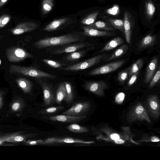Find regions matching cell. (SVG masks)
Segmentation results:
<instances>
[{
  "mask_svg": "<svg viewBox=\"0 0 160 160\" xmlns=\"http://www.w3.org/2000/svg\"><path fill=\"white\" fill-rule=\"evenodd\" d=\"M80 40L79 35L69 34L41 39L35 42L34 45L37 48L41 49L77 42H79Z\"/></svg>",
  "mask_w": 160,
  "mask_h": 160,
  "instance_id": "cell-1",
  "label": "cell"
},
{
  "mask_svg": "<svg viewBox=\"0 0 160 160\" xmlns=\"http://www.w3.org/2000/svg\"><path fill=\"white\" fill-rule=\"evenodd\" d=\"M9 72L12 74H19L36 78H48L54 79L56 76L45 72L33 67H27L17 65L10 66Z\"/></svg>",
  "mask_w": 160,
  "mask_h": 160,
  "instance_id": "cell-2",
  "label": "cell"
},
{
  "mask_svg": "<svg viewBox=\"0 0 160 160\" xmlns=\"http://www.w3.org/2000/svg\"><path fill=\"white\" fill-rule=\"evenodd\" d=\"M106 57L105 53L98 55L79 63L62 68L61 70L77 71L85 69L98 63Z\"/></svg>",
  "mask_w": 160,
  "mask_h": 160,
  "instance_id": "cell-3",
  "label": "cell"
},
{
  "mask_svg": "<svg viewBox=\"0 0 160 160\" xmlns=\"http://www.w3.org/2000/svg\"><path fill=\"white\" fill-rule=\"evenodd\" d=\"M8 59L11 62H18L33 56L23 49L18 48H8L6 51Z\"/></svg>",
  "mask_w": 160,
  "mask_h": 160,
  "instance_id": "cell-4",
  "label": "cell"
},
{
  "mask_svg": "<svg viewBox=\"0 0 160 160\" xmlns=\"http://www.w3.org/2000/svg\"><path fill=\"white\" fill-rule=\"evenodd\" d=\"M125 62V60H122L107 63L90 71L88 74L90 75H99L113 72L121 67Z\"/></svg>",
  "mask_w": 160,
  "mask_h": 160,
  "instance_id": "cell-5",
  "label": "cell"
},
{
  "mask_svg": "<svg viewBox=\"0 0 160 160\" xmlns=\"http://www.w3.org/2000/svg\"><path fill=\"white\" fill-rule=\"evenodd\" d=\"M93 141H87L82 139L69 137H53L48 138L44 140L43 145H51L62 143H79L89 144Z\"/></svg>",
  "mask_w": 160,
  "mask_h": 160,
  "instance_id": "cell-6",
  "label": "cell"
},
{
  "mask_svg": "<svg viewBox=\"0 0 160 160\" xmlns=\"http://www.w3.org/2000/svg\"><path fill=\"white\" fill-rule=\"evenodd\" d=\"M89 106L88 102H79L73 104L69 109L63 112L62 114L75 116H83L88 110Z\"/></svg>",
  "mask_w": 160,
  "mask_h": 160,
  "instance_id": "cell-7",
  "label": "cell"
},
{
  "mask_svg": "<svg viewBox=\"0 0 160 160\" xmlns=\"http://www.w3.org/2000/svg\"><path fill=\"white\" fill-rule=\"evenodd\" d=\"M86 118V116L84 115L75 116L65 114L42 117V118L45 119L67 123L80 122Z\"/></svg>",
  "mask_w": 160,
  "mask_h": 160,
  "instance_id": "cell-8",
  "label": "cell"
},
{
  "mask_svg": "<svg viewBox=\"0 0 160 160\" xmlns=\"http://www.w3.org/2000/svg\"><path fill=\"white\" fill-rule=\"evenodd\" d=\"M38 82L41 86L43 92V106H48L52 104L54 101L51 85L40 79Z\"/></svg>",
  "mask_w": 160,
  "mask_h": 160,
  "instance_id": "cell-9",
  "label": "cell"
},
{
  "mask_svg": "<svg viewBox=\"0 0 160 160\" xmlns=\"http://www.w3.org/2000/svg\"><path fill=\"white\" fill-rule=\"evenodd\" d=\"M85 88L96 94L101 95L107 87L106 83L103 81H88L84 82Z\"/></svg>",
  "mask_w": 160,
  "mask_h": 160,
  "instance_id": "cell-10",
  "label": "cell"
},
{
  "mask_svg": "<svg viewBox=\"0 0 160 160\" xmlns=\"http://www.w3.org/2000/svg\"><path fill=\"white\" fill-rule=\"evenodd\" d=\"M39 25L38 23L33 22H26L17 25L10 31L13 34L18 35L32 31L37 28Z\"/></svg>",
  "mask_w": 160,
  "mask_h": 160,
  "instance_id": "cell-11",
  "label": "cell"
},
{
  "mask_svg": "<svg viewBox=\"0 0 160 160\" xmlns=\"http://www.w3.org/2000/svg\"><path fill=\"white\" fill-rule=\"evenodd\" d=\"M124 33L127 42L129 44L131 42L133 20L132 15L128 11H126L124 12Z\"/></svg>",
  "mask_w": 160,
  "mask_h": 160,
  "instance_id": "cell-12",
  "label": "cell"
},
{
  "mask_svg": "<svg viewBox=\"0 0 160 160\" xmlns=\"http://www.w3.org/2000/svg\"><path fill=\"white\" fill-rule=\"evenodd\" d=\"M93 45L89 42H82L71 46L58 48L55 50L53 53L55 54H61L63 53H71L86 47H91Z\"/></svg>",
  "mask_w": 160,
  "mask_h": 160,
  "instance_id": "cell-13",
  "label": "cell"
},
{
  "mask_svg": "<svg viewBox=\"0 0 160 160\" xmlns=\"http://www.w3.org/2000/svg\"><path fill=\"white\" fill-rule=\"evenodd\" d=\"M158 57H155L148 63L144 78L143 82L145 83H148L150 82L155 74L158 67Z\"/></svg>",
  "mask_w": 160,
  "mask_h": 160,
  "instance_id": "cell-14",
  "label": "cell"
},
{
  "mask_svg": "<svg viewBox=\"0 0 160 160\" xmlns=\"http://www.w3.org/2000/svg\"><path fill=\"white\" fill-rule=\"evenodd\" d=\"M69 20V18L66 17L55 20L46 26L43 30L52 32L59 29L62 26L68 22Z\"/></svg>",
  "mask_w": 160,
  "mask_h": 160,
  "instance_id": "cell-15",
  "label": "cell"
},
{
  "mask_svg": "<svg viewBox=\"0 0 160 160\" xmlns=\"http://www.w3.org/2000/svg\"><path fill=\"white\" fill-rule=\"evenodd\" d=\"M84 30V35L89 37H109L116 34L115 32L108 31H102L97 29L82 27Z\"/></svg>",
  "mask_w": 160,
  "mask_h": 160,
  "instance_id": "cell-16",
  "label": "cell"
},
{
  "mask_svg": "<svg viewBox=\"0 0 160 160\" xmlns=\"http://www.w3.org/2000/svg\"><path fill=\"white\" fill-rule=\"evenodd\" d=\"M156 40L155 35L148 34L142 38L138 47L139 50H142L153 45Z\"/></svg>",
  "mask_w": 160,
  "mask_h": 160,
  "instance_id": "cell-17",
  "label": "cell"
},
{
  "mask_svg": "<svg viewBox=\"0 0 160 160\" xmlns=\"http://www.w3.org/2000/svg\"><path fill=\"white\" fill-rule=\"evenodd\" d=\"M123 43L124 41L121 37H119L115 38L107 43L101 50L100 52H102L111 50Z\"/></svg>",
  "mask_w": 160,
  "mask_h": 160,
  "instance_id": "cell-18",
  "label": "cell"
},
{
  "mask_svg": "<svg viewBox=\"0 0 160 160\" xmlns=\"http://www.w3.org/2000/svg\"><path fill=\"white\" fill-rule=\"evenodd\" d=\"M85 27L97 30L102 29L106 31H112L114 29L110 23L101 21L96 22Z\"/></svg>",
  "mask_w": 160,
  "mask_h": 160,
  "instance_id": "cell-19",
  "label": "cell"
},
{
  "mask_svg": "<svg viewBox=\"0 0 160 160\" xmlns=\"http://www.w3.org/2000/svg\"><path fill=\"white\" fill-rule=\"evenodd\" d=\"M128 49V46L126 44L121 46L107 59L106 61H111L120 57L125 54Z\"/></svg>",
  "mask_w": 160,
  "mask_h": 160,
  "instance_id": "cell-20",
  "label": "cell"
},
{
  "mask_svg": "<svg viewBox=\"0 0 160 160\" xmlns=\"http://www.w3.org/2000/svg\"><path fill=\"white\" fill-rule=\"evenodd\" d=\"M66 95V88L64 82L61 83L59 86L57 90L55 101L58 104H61L64 100Z\"/></svg>",
  "mask_w": 160,
  "mask_h": 160,
  "instance_id": "cell-21",
  "label": "cell"
},
{
  "mask_svg": "<svg viewBox=\"0 0 160 160\" xmlns=\"http://www.w3.org/2000/svg\"><path fill=\"white\" fill-rule=\"evenodd\" d=\"M16 81L18 85L25 92H30L32 89V85L28 80L24 78H17Z\"/></svg>",
  "mask_w": 160,
  "mask_h": 160,
  "instance_id": "cell-22",
  "label": "cell"
},
{
  "mask_svg": "<svg viewBox=\"0 0 160 160\" xmlns=\"http://www.w3.org/2000/svg\"><path fill=\"white\" fill-rule=\"evenodd\" d=\"M93 46L85 50L75 51L70 53L66 58V59L69 61H73L77 60L83 57L88 51L93 49Z\"/></svg>",
  "mask_w": 160,
  "mask_h": 160,
  "instance_id": "cell-23",
  "label": "cell"
},
{
  "mask_svg": "<svg viewBox=\"0 0 160 160\" xmlns=\"http://www.w3.org/2000/svg\"><path fill=\"white\" fill-rule=\"evenodd\" d=\"M144 61L142 58H138L129 67V77H130L134 73L139 72L142 67Z\"/></svg>",
  "mask_w": 160,
  "mask_h": 160,
  "instance_id": "cell-24",
  "label": "cell"
},
{
  "mask_svg": "<svg viewBox=\"0 0 160 160\" xmlns=\"http://www.w3.org/2000/svg\"><path fill=\"white\" fill-rule=\"evenodd\" d=\"M146 13L148 18H152L155 12V7L151 0H148L145 3Z\"/></svg>",
  "mask_w": 160,
  "mask_h": 160,
  "instance_id": "cell-25",
  "label": "cell"
},
{
  "mask_svg": "<svg viewBox=\"0 0 160 160\" xmlns=\"http://www.w3.org/2000/svg\"><path fill=\"white\" fill-rule=\"evenodd\" d=\"M66 128L69 131L76 133H86L88 131L87 128L75 123L70 124Z\"/></svg>",
  "mask_w": 160,
  "mask_h": 160,
  "instance_id": "cell-26",
  "label": "cell"
},
{
  "mask_svg": "<svg viewBox=\"0 0 160 160\" xmlns=\"http://www.w3.org/2000/svg\"><path fill=\"white\" fill-rule=\"evenodd\" d=\"M66 88V95L64 100L67 103H70L73 100V92L71 84L68 82H64Z\"/></svg>",
  "mask_w": 160,
  "mask_h": 160,
  "instance_id": "cell-27",
  "label": "cell"
},
{
  "mask_svg": "<svg viewBox=\"0 0 160 160\" xmlns=\"http://www.w3.org/2000/svg\"><path fill=\"white\" fill-rule=\"evenodd\" d=\"M54 5V0H42V11L43 14L48 13L52 9Z\"/></svg>",
  "mask_w": 160,
  "mask_h": 160,
  "instance_id": "cell-28",
  "label": "cell"
},
{
  "mask_svg": "<svg viewBox=\"0 0 160 160\" xmlns=\"http://www.w3.org/2000/svg\"><path fill=\"white\" fill-rule=\"evenodd\" d=\"M108 21L114 28L118 29L122 33H124V21L121 19L111 18L108 19Z\"/></svg>",
  "mask_w": 160,
  "mask_h": 160,
  "instance_id": "cell-29",
  "label": "cell"
},
{
  "mask_svg": "<svg viewBox=\"0 0 160 160\" xmlns=\"http://www.w3.org/2000/svg\"><path fill=\"white\" fill-rule=\"evenodd\" d=\"M99 13V11L92 13L83 18L81 21V23L88 25L94 23Z\"/></svg>",
  "mask_w": 160,
  "mask_h": 160,
  "instance_id": "cell-30",
  "label": "cell"
},
{
  "mask_svg": "<svg viewBox=\"0 0 160 160\" xmlns=\"http://www.w3.org/2000/svg\"><path fill=\"white\" fill-rule=\"evenodd\" d=\"M64 108L62 106H55L41 110L39 113L41 114H48L57 113Z\"/></svg>",
  "mask_w": 160,
  "mask_h": 160,
  "instance_id": "cell-31",
  "label": "cell"
},
{
  "mask_svg": "<svg viewBox=\"0 0 160 160\" xmlns=\"http://www.w3.org/2000/svg\"><path fill=\"white\" fill-rule=\"evenodd\" d=\"M129 67L120 72L118 74V79L119 82L123 84L127 80L129 76Z\"/></svg>",
  "mask_w": 160,
  "mask_h": 160,
  "instance_id": "cell-32",
  "label": "cell"
},
{
  "mask_svg": "<svg viewBox=\"0 0 160 160\" xmlns=\"http://www.w3.org/2000/svg\"><path fill=\"white\" fill-rule=\"evenodd\" d=\"M160 78V70L159 67L158 70L156 72L150 82L149 85L150 88L154 87L158 82Z\"/></svg>",
  "mask_w": 160,
  "mask_h": 160,
  "instance_id": "cell-33",
  "label": "cell"
},
{
  "mask_svg": "<svg viewBox=\"0 0 160 160\" xmlns=\"http://www.w3.org/2000/svg\"><path fill=\"white\" fill-rule=\"evenodd\" d=\"M42 61L50 66L53 68H59L62 66V64L61 63L52 60L44 59H42Z\"/></svg>",
  "mask_w": 160,
  "mask_h": 160,
  "instance_id": "cell-34",
  "label": "cell"
},
{
  "mask_svg": "<svg viewBox=\"0 0 160 160\" xmlns=\"http://www.w3.org/2000/svg\"><path fill=\"white\" fill-rule=\"evenodd\" d=\"M11 17L8 15H3L1 21L0 28H2L6 25L10 19Z\"/></svg>",
  "mask_w": 160,
  "mask_h": 160,
  "instance_id": "cell-35",
  "label": "cell"
},
{
  "mask_svg": "<svg viewBox=\"0 0 160 160\" xmlns=\"http://www.w3.org/2000/svg\"><path fill=\"white\" fill-rule=\"evenodd\" d=\"M139 71L134 73L130 77V78L128 82V85L131 86L136 81L139 74Z\"/></svg>",
  "mask_w": 160,
  "mask_h": 160,
  "instance_id": "cell-36",
  "label": "cell"
},
{
  "mask_svg": "<svg viewBox=\"0 0 160 160\" xmlns=\"http://www.w3.org/2000/svg\"><path fill=\"white\" fill-rule=\"evenodd\" d=\"M118 11L119 9L118 8L117 6H115L112 8L108 9L107 11V12L109 14L114 15L117 14Z\"/></svg>",
  "mask_w": 160,
  "mask_h": 160,
  "instance_id": "cell-37",
  "label": "cell"
},
{
  "mask_svg": "<svg viewBox=\"0 0 160 160\" xmlns=\"http://www.w3.org/2000/svg\"><path fill=\"white\" fill-rule=\"evenodd\" d=\"M125 98V94L124 93L121 92L118 93L116 97V100L117 101H122Z\"/></svg>",
  "mask_w": 160,
  "mask_h": 160,
  "instance_id": "cell-38",
  "label": "cell"
},
{
  "mask_svg": "<svg viewBox=\"0 0 160 160\" xmlns=\"http://www.w3.org/2000/svg\"><path fill=\"white\" fill-rule=\"evenodd\" d=\"M143 107L141 105L138 106L135 109V112L138 114L142 113L143 111Z\"/></svg>",
  "mask_w": 160,
  "mask_h": 160,
  "instance_id": "cell-39",
  "label": "cell"
},
{
  "mask_svg": "<svg viewBox=\"0 0 160 160\" xmlns=\"http://www.w3.org/2000/svg\"><path fill=\"white\" fill-rule=\"evenodd\" d=\"M150 106L151 108L154 110H156L157 108V103L154 101H152L150 103Z\"/></svg>",
  "mask_w": 160,
  "mask_h": 160,
  "instance_id": "cell-40",
  "label": "cell"
},
{
  "mask_svg": "<svg viewBox=\"0 0 160 160\" xmlns=\"http://www.w3.org/2000/svg\"><path fill=\"white\" fill-rule=\"evenodd\" d=\"M110 137L111 139L114 140L120 139L119 135L116 133H113L111 134Z\"/></svg>",
  "mask_w": 160,
  "mask_h": 160,
  "instance_id": "cell-41",
  "label": "cell"
},
{
  "mask_svg": "<svg viewBox=\"0 0 160 160\" xmlns=\"http://www.w3.org/2000/svg\"><path fill=\"white\" fill-rule=\"evenodd\" d=\"M20 107V104L18 102H16L13 104L12 108L14 110H18Z\"/></svg>",
  "mask_w": 160,
  "mask_h": 160,
  "instance_id": "cell-42",
  "label": "cell"
},
{
  "mask_svg": "<svg viewBox=\"0 0 160 160\" xmlns=\"http://www.w3.org/2000/svg\"><path fill=\"white\" fill-rule=\"evenodd\" d=\"M24 139L21 136H18L14 137V140L16 141H22Z\"/></svg>",
  "mask_w": 160,
  "mask_h": 160,
  "instance_id": "cell-43",
  "label": "cell"
},
{
  "mask_svg": "<svg viewBox=\"0 0 160 160\" xmlns=\"http://www.w3.org/2000/svg\"><path fill=\"white\" fill-rule=\"evenodd\" d=\"M151 140L152 142H158L159 141L160 139L158 138L153 136L151 138Z\"/></svg>",
  "mask_w": 160,
  "mask_h": 160,
  "instance_id": "cell-44",
  "label": "cell"
},
{
  "mask_svg": "<svg viewBox=\"0 0 160 160\" xmlns=\"http://www.w3.org/2000/svg\"><path fill=\"white\" fill-rule=\"evenodd\" d=\"M114 142L115 143L117 144H122L124 142V141L121 139H118L114 140Z\"/></svg>",
  "mask_w": 160,
  "mask_h": 160,
  "instance_id": "cell-45",
  "label": "cell"
},
{
  "mask_svg": "<svg viewBox=\"0 0 160 160\" xmlns=\"http://www.w3.org/2000/svg\"><path fill=\"white\" fill-rule=\"evenodd\" d=\"M8 0H0V8L6 3Z\"/></svg>",
  "mask_w": 160,
  "mask_h": 160,
  "instance_id": "cell-46",
  "label": "cell"
},
{
  "mask_svg": "<svg viewBox=\"0 0 160 160\" xmlns=\"http://www.w3.org/2000/svg\"><path fill=\"white\" fill-rule=\"evenodd\" d=\"M2 16H3V15L0 17V24H1V20L2 18Z\"/></svg>",
  "mask_w": 160,
  "mask_h": 160,
  "instance_id": "cell-47",
  "label": "cell"
},
{
  "mask_svg": "<svg viewBox=\"0 0 160 160\" xmlns=\"http://www.w3.org/2000/svg\"><path fill=\"white\" fill-rule=\"evenodd\" d=\"M1 60L0 59V65H1Z\"/></svg>",
  "mask_w": 160,
  "mask_h": 160,
  "instance_id": "cell-48",
  "label": "cell"
},
{
  "mask_svg": "<svg viewBox=\"0 0 160 160\" xmlns=\"http://www.w3.org/2000/svg\"><path fill=\"white\" fill-rule=\"evenodd\" d=\"M1 143V142L0 141V144Z\"/></svg>",
  "mask_w": 160,
  "mask_h": 160,
  "instance_id": "cell-49",
  "label": "cell"
}]
</instances>
